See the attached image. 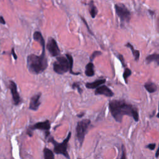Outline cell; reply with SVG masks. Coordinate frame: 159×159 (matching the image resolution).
<instances>
[{
	"instance_id": "1",
	"label": "cell",
	"mask_w": 159,
	"mask_h": 159,
	"mask_svg": "<svg viewBox=\"0 0 159 159\" xmlns=\"http://www.w3.org/2000/svg\"><path fill=\"white\" fill-rule=\"evenodd\" d=\"M109 108L112 116L118 122H121L124 116L132 117L135 122L139 121V113L137 108L124 100H112L109 103Z\"/></svg>"
},
{
	"instance_id": "2",
	"label": "cell",
	"mask_w": 159,
	"mask_h": 159,
	"mask_svg": "<svg viewBox=\"0 0 159 159\" xmlns=\"http://www.w3.org/2000/svg\"><path fill=\"white\" fill-rule=\"evenodd\" d=\"M27 67L31 74L38 75L44 71L48 67V60L46 55V48L42 49L40 55L30 54L27 57Z\"/></svg>"
},
{
	"instance_id": "3",
	"label": "cell",
	"mask_w": 159,
	"mask_h": 159,
	"mask_svg": "<svg viewBox=\"0 0 159 159\" xmlns=\"http://www.w3.org/2000/svg\"><path fill=\"white\" fill-rule=\"evenodd\" d=\"M74 66V59L71 55L67 54L66 57L57 56L56 61L53 64L54 71L59 75H63L70 71V73L78 75L80 73H76L73 71Z\"/></svg>"
},
{
	"instance_id": "4",
	"label": "cell",
	"mask_w": 159,
	"mask_h": 159,
	"mask_svg": "<svg viewBox=\"0 0 159 159\" xmlns=\"http://www.w3.org/2000/svg\"><path fill=\"white\" fill-rule=\"evenodd\" d=\"M71 135V132H69L67 137L61 143H59V142H56L54 140L53 137H50V138L48 139V142H51L54 145V152L56 154H60L67 158H70V157L69 156L67 149H68V142L70 139Z\"/></svg>"
},
{
	"instance_id": "5",
	"label": "cell",
	"mask_w": 159,
	"mask_h": 159,
	"mask_svg": "<svg viewBox=\"0 0 159 159\" xmlns=\"http://www.w3.org/2000/svg\"><path fill=\"white\" fill-rule=\"evenodd\" d=\"M90 124L91 121L88 119H85L78 122L76 127V137L80 147L83 145L85 135L88 131V129Z\"/></svg>"
},
{
	"instance_id": "6",
	"label": "cell",
	"mask_w": 159,
	"mask_h": 159,
	"mask_svg": "<svg viewBox=\"0 0 159 159\" xmlns=\"http://www.w3.org/2000/svg\"><path fill=\"white\" fill-rule=\"evenodd\" d=\"M41 130L44 131L46 138H48L50 135V122L49 120H46L43 122H39L34 124L33 126H29L27 130V134L29 136L32 137V133L35 130Z\"/></svg>"
},
{
	"instance_id": "7",
	"label": "cell",
	"mask_w": 159,
	"mask_h": 159,
	"mask_svg": "<svg viewBox=\"0 0 159 159\" xmlns=\"http://www.w3.org/2000/svg\"><path fill=\"white\" fill-rule=\"evenodd\" d=\"M116 13L122 23H129L131 20V14L127 7L122 3H118L114 5Z\"/></svg>"
},
{
	"instance_id": "8",
	"label": "cell",
	"mask_w": 159,
	"mask_h": 159,
	"mask_svg": "<svg viewBox=\"0 0 159 159\" xmlns=\"http://www.w3.org/2000/svg\"><path fill=\"white\" fill-rule=\"evenodd\" d=\"M46 49L52 57H57L60 55V50L58 46L56 40L52 38H50L49 39Z\"/></svg>"
},
{
	"instance_id": "9",
	"label": "cell",
	"mask_w": 159,
	"mask_h": 159,
	"mask_svg": "<svg viewBox=\"0 0 159 159\" xmlns=\"http://www.w3.org/2000/svg\"><path fill=\"white\" fill-rule=\"evenodd\" d=\"M9 88L10 89L12 97H13V102L14 105L18 106L21 103H22V99H21L19 94L18 91V88L16 83L11 80L10 81Z\"/></svg>"
},
{
	"instance_id": "10",
	"label": "cell",
	"mask_w": 159,
	"mask_h": 159,
	"mask_svg": "<svg viewBox=\"0 0 159 159\" xmlns=\"http://www.w3.org/2000/svg\"><path fill=\"white\" fill-rule=\"evenodd\" d=\"M95 95H104L107 97H112L114 96L113 91L106 85H102L96 88L95 91Z\"/></svg>"
},
{
	"instance_id": "11",
	"label": "cell",
	"mask_w": 159,
	"mask_h": 159,
	"mask_svg": "<svg viewBox=\"0 0 159 159\" xmlns=\"http://www.w3.org/2000/svg\"><path fill=\"white\" fill-rule=\"evenodd\" d=\"M41 96V93L35 94V95L31 98L30 104H29V109L32 111H38L39 107L41 104L40 102V98Z\"/></svg>"
},
{
	"instance_id": "12",
	"label": "cell",
	"mask_w": 159,
	"mask_h": 159,
	"mask_svg": "<svg viewBox=\"0 0 159 159\" xmlns=\"http://www.w3.org/2000/svg\"><path fill=\"white\" fill-rule=\"evenodd\" d=\"M33 39L35 41L39 43L42 49L46 48V42L40 32L35 31L33 34Z\"/></svg>"
},
{
	"instance_id": "13",
	"label": "cell",
	"mask_w": 159,
	"mask_h": 159,
	"mask_svg": "<svg viewBox=\"0 0 159 159\" xmlns=\"http://www.w3.org/2000/svg\"><path fill=\"white\" fill-rule=\"evenodd\" d=\"M106 81V79H99L91 83H86L85 84V86L88 89H95L98 88V86L105 84Z\"/></svg>"
},
{
	"instance_id": "14",
	"label": "cell",
	"mask_w": 159,
	"mask_h": 159,
	"mask_svg": "<svg viewBox=\"0 0 159 159\" xmlns=\"http://www.w3.org/2000/svg\"><path fill=\"white\" fill-rule=\"evenodd\" d=\"M85 75L91 77L95 75V70H94V64L92 62L88 63L86 66V68H85Z\"/></svg>"
},
{
	"instance_id": "15",
	"label": "cell",
	"mask_w": 159,
	"mask_h": 159,
	"mask_svg": "<svg viewBox=\"0 0 159 159\" xmlns=\"http://www.w3.org/2000/svg\"><path fill=\"white\" fill-rule=\"evenodd\" d=\"M146 60L147 63H150L151 62H154L157 63L158 66H159V54L154 53L151 55H149L146 57Z\"/></svg>"
},
{
	"instance_id": "16",
	"label": "cell",
	"mask_w": 159,
	"mask_h": 159,
	"mask_svg": "<svg viewBox=\"0 0 159 159\" xmlns=\"http://www.w3.org/2000/svg\"><path fill=\"white\" fill-rule=\"evenodd\" d=\"M144 87L147 90V91L150 93H153L157 90V85L151 82H147L144 85Z\"/></svg>"
},
{
	"instance_id": "17",
	"label": "cell",
	"mask_w": 159,
	"mask_h": 159,
	"mask_svg": "<svg viewBox=\"0 0 159 159\" xmlns=\"http://www.w3.org/2000/svg\"><path fill=\"white\" fill-rule=\"evenodd\" d=\"M89 11L92 18H95L98 14V9L94 4L93 1H91L89 3Z\"/></svg>"
},
{
	"instance_id": "18",
	"label": "cell",
	"mask_w": 159,
	"mask_h": 159,
	"mask_svg": "<svg viewBox=\"0 0 159 159\" xmlns=\"http://www.w3.org/2000/svg\"><path fill=\"white\" fill-rule=\"evenodd\" d=\"M126 47H129L131 49V51L132 52V54L134 57V59L135 61H137L139 60V57H140V51L138 50H135L134 49V47L132 46V45L131 44V43H127V44H126L125 45Z\"/></svg>"
},
{
	"instance_id": "19",
	"label": "cell",
	"mask_w": 159,
	"mask_h": 159,
	"mask_svg": "<svg viewBox=\"0 0 159 159\" xmlns=\"http://www.w3.org/2000/svg\"><path fill=\"white\" fill-rule=\"evenodd\" d=\"M43 153H44V159H54L55 158V155L54 154V152L49 148L45 147L44 150H43Z\"/></svg>"
},
{
	"instance_id": "20",
	"label": "cell",
	"mask_w": 159,
	"mask_h": 159,
	"mask_svg": "<svg viewBox=\"0 0 159 159\" xmlns=\"http://www.w3.org/2000/svg\"><path fill=\"white\" fill-rule=\"evenodd\" d=\"M131 74H132V71L131 69H129L128 68H126L123 73V78H124L126 83H127V79L131 75Z\"/></svg>"
},
{
	"instance_id": "21",
	"label": "cell",
	"mask_w": 159,
	"mask_h": 159,
	"mask_svg": "<svg viewBox=\"0 0 159 159\" xmlns=\"http://www.w3.org/2000/svg\"><path fill=\"white\" fill-rule=\"evenodd\" d=\"M72 88L73 89L77 88L80 94H82L83 92L82 89L80 88V83L79 82H75L72 84Z\"/></svg>"
},
{
	"instance_id": "22",
	"label": "cell",
	"mask_w": 159,
	"mask_h": 159,
	"mask_svg": "<svg viewBox=\"0 0 159 159\" xmlns=\"http://www.w3.org/2000/svg\"><path fill=\"white\" fill-rule=\"evenodd\" d=\"M102 54V52H100V51H98V50H96V51L93 52V54L90 56V60H91V62H93L96 57L101 55Z\"/></svg>"
},
{
	"instance_id": "23",
	"label": "cell",
	"mask_w": 159,
	"mask_h": 159,
	"mask_svg": "<svg viewBox=\"0 0 159 159\" xmlns=\"http://www.w3.org/2000/svg\"><path fill=\"white\" fill-rule=\"evenodd\" d=\"M80 18H81V19L83 21V23L85 24V26H86V28H87L88 29V32L91 34H92V35H93V32L91 31V30H90V27H89V26H88V23H86V20L85 19V18H83V17H82V16H80Z\"/></svg>"
},
{
	"instance_id": "24",
	"label": "cell",
	"mask_w": 159,
	"mask_h": 159,
	"mask_svg": "<svg viewBox=\"0 0 159 159\" xmlns=\"http://www.w3.org/2000/svg\"><path fill=\"white\" fill-rule=\"evenodd\" d=\"M122 155L120 157L121 159H125L126 158V149L125 147L122 145Z\"/></svg>"
},
{
	"instance_id": "25",
	"label": "cell",
	"mask_w": 159,
	"mask_h": 159,
	"mask_svg": "<svg viewBox=\"0 0 159 159\" xmlns=\"http://www.w3.org/2000/svg\"><path fill=\"white\" fill-rule=\"evenodd\" d=\"M155 146H156V144L155 143H152V144H148L147 146H146V148L151 150H154L155 148Z\"/></svg>"
},
{
	"instance_id": "26",
	"label": "cell",
	"mask_w": 159,
	"mask_h": 159,
	"mask_svg": "<svg viewBox=\"0 0 159 159\" xmlns=\"http://www.w3.org/2000/svg\"><path fill=\"white\" fill-rule=\"evenodd\" d=\"M118 57L119 58V59L120 60V61L121 62V63H122V66H123V67H126V63H125V62H124V57H123V56H122V55H121V54H119V56H118Z\"/></svg>"
},
{
	"instance_id": "27",
	"label": "cell",
	"mask_w": 159,
	"mask_h": 159,
	"mask_svg": "<svg viewBox=\"0 0 159 159\" xmlns=\"http://www.w3.org/2000/svg\"><path fill=\"white\" fill-rule=\"evenodd\" d=\"M11 54H12V55H13V57H14V60H17L18 59V56H17V55L16 54V53H15V52H14V48H13L12 49V50H11Z\"/></svg>"
},
{
	"instance_id": "28",
	"label": "cell",
	"mask_w": 159,
	"mask_h": 159,
	"mask_svg": "<svg viewBox=\"0 0 159 159\" xmlns=\"http://www.w3.org/2000/svg\"><path fill=\"white\" fill-rule=\"evenodd\" d=\"M0 23H1V24H3V25L6 24V21H5L4 18L1 16H0Z\"/></svg>"
},
{
	"instance_id": "29",
	"label": "cell",
	"mask_w": 159,
	"mask_h": 159,
	"mask_svg": "<svg viewBox=\"0 0 159 159\" xmlns=\"http://www.w3.org/2000/svg\"><path fill=\"white\" fill-rule=\"evenodd\" d=\"M84 115H85V113H81V114H77V117L79 118H82L83 116Z\"/></svg>"
},
{
	"instance_id": "30",
	"label": "cell",
	"mask_w": 159,
	"mask_h": 159,
	"mask_svg": "<svg viewBox=\"0 0 159 159\" xmlns=\"http://www.w3.org/2000/svg\"><path fill=\"white\" fill-rule=\"evenodd\" d=\"M159 157V146H158V148L156 152V154H155V157L156 158H158Z\"/></svg>"
},
{
	"instance_id": "31",
	"label": "cell",
	"mask_w": 159,
	"mask_h": 159,
	"mask_svg": "<svg viewBox=\"0 0 159 159\" xmlns=\"http://www.w3.org/2000/svg\"><path fill=\"white\" fill-rule=\"evenodd\" d=\"M157 117L159 118V103H158V114L157 115Z\"/></svg>"
},
{
	"instance_id": "32",
	"label": "cell",
	"mask_w": 159,
	"mask_h": 159,
	"mask_svg": "<svg viewBox=\"0 0 159 159\" xmlns=\"http://www.w3.org/2000/svg\"><path fill=\"white\" fill-rule=\"evenodd\" d=\"M158 32H159V19H158Z\"/></svg>"
}]
</instances>
